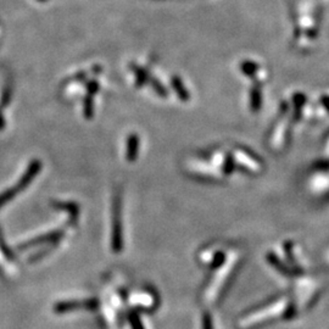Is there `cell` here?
<instances>
[{
	"label": "cell",
	"mask_w": 329,
	"mask_h": 329,
	"mask_svg": "<svg viewBox=\"0 0 329 329\" xmlns=\"http://www.w3.org/2000/svg\"><path fill=\"white\" fill-rule=\"evenodd\" d=\"M260 104H261L260 93L252 92V97H251V106H252V109L257 110L258 106H260Z\"/></svg>",
	"instance_id": "3957f363"
},
{
	"label": "cell",
	"mask_w": 329,
	"mask_h": 329,
	"mask_svg": "<svg viewBox=\"0 0 329 329\" xmlns=\"http://www.w3.org/2000/svg\"><path fill=\"white\" fill-rule=\"evenodd\" d=\"M4 79L1 80V75H0V129L4 128V116L1 115V110H4L5 102H6V88L4 87Z\"/></svg>",
	"instance_id": "6da1fadb"
},
{
	"label": "cell",
	"mask_w": 329,
	"mask_h": 329,
	"mask_svg": "<svg viewBox=\"0 0 329 329\" xmlns=\"http://www.w3.org/2000/svg\"><path fill=\"white\" fill-rule=\"evenodd\" d=\"M268 258H270V262L272 263V265L274 266V267H277L278 270H279V272H282L283 274H285V275L292 274V273L289 271V268H288L287 266L283 265V263L280 262L279 258L275 257L274 255H268Z\"/></svg>",
	"instance_id": "7a4b0ae2"
},
{
	"label": "cell",
	"mask_w": 329,
	"mask_h": 329,
	"mask_svg": "<svg viewBox=\"0 0 329 329\" xmlns=\"http://www.w3.org/2000/svg\"><path fill=\"white\" fill-rule=\"evenodd\" d=\"M323 104L326 105L327 109L329 110V97H323Z\"/></svg>",
	"instance_id": "277c9868"
}]
</instances>
